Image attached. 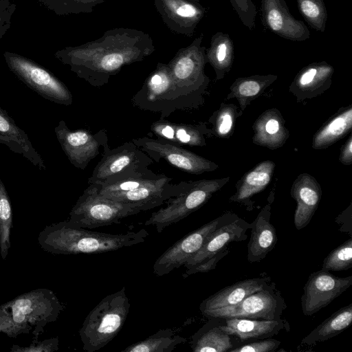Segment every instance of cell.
I'll use <instances>...</instances> for the list:
<instances>
[{
	"mask_svg": "<svg viewBox=\"0 0 352 352\" xmlns=\"http://www.w3.org/2000/svg\"><path fill=\"white\" fill-rule=\"evenodd\" d=\"M155 50L151 36L129 28H115L96 40L56 51L55 58L94 87H101L128 65L142 61Z\"/></svg>",
	"mask_w": 352,
	"mask_h": 352,
	"instance_id": "cell-1",
	"label": "cell"
},
{
	"mask_svg": "<svg viewBox=\"0 0 352 352\" xmlns=\"http://www.w3.org/2000/svg\"><path fill=\"white\" fill-rule=\"evenodd\" d=\"M148 236L144 229L121 234L94 232L67 220L45 226L38 243L53 254H99L143 243Z\"/></svg>",
	"mask_w": 352,
	"mask_h": 352,
	"instance_id": "cell-2",
	"label": "cell"
},
{
	"mask_svg": "<svg viewBox=\"0 0 352 352\" xmlns=\"http://www.w3.org/2000/svg\"><path fill=\"white\" fill-rule=\"evenodd\" d=\"M63 309L55 293L49 289L25 292L0 305V332L10 338L31 333L38 340Z\"/></svg>",
	"mask_w": 352,
	"mask_h": 352,
	"instance_id": "cell-3",
	"label": "cell"
},
{
	"mask_svg": "<svg viewBox=\"0 0 352 352\" xmlns=\"http://www.w3.org/2000/svg\"><path fill=\"white\" fill-rule=\"evenodd\" d=\"M172 180V177L151 170L100 185H89L94 186L100 194L108 198L145 211L164 204L170 198L177 195L186 184V182L173 184Z\"/></svg>",
	"mask_w": 352,
	"mask_h": 352,
	"instance_id": "cell-4",
	"label": "cell"
},
{
	"mask_svg": "<svg viewBox=\"0 0 352 352\" xmlns=\"http://www.w3.org/2000/svg\"><path fill=\"white\" fill-rule=\"evenodd\" d=\"M129 309L124 287L100 301L87 316L79 331L83 350L95 352L109 343L123 327Z\"/></svg>",
	"mask_w": 352,
	"mask_h": 352,
	"instance_id": "cell-5",
	"label": "cell"
},
{
	"mask_svg": "<svg viewBox=\"0 0 352 352\" xmlns=\"http://www.w3.org/2000/svg\"><path fill=\"white\" fill-rule=\"evenodd\" d=\"M131 100L142 110L160 112V119L192 106L190 98L182 96L177 89L168 64L163 63H157Z\"/></svg>",
	"mask_w": 352,
	"mask_h": 352,
	"instance_id": "cell-6",
	"label": "cell"
},
{
	"mask_svg": "<svg viewBox=\"0 0 352 352\" xmlns=\"http://www.w3.org/2000/svg\"><path fill=\"white\" fill-rule=\"evenodd\" d=\"M141 212L134 206L100 194L89 185L69 212V221L80 227L93 229L119 223L122 219Z\"/></svg>",
	"mask_w": 352,
	"mask_h": 352,
	"instance_id": "cell-7",
	"label": "cell"
},
{
	"mask_svg": "<svg viewBox=\"0 0 352 352\" xmlns=\"http://www.w3.org/2000/svg\"><path fill=\"white\" fill-rule=\"evenodd\" d=\"M3 56L14 75L42 98L65 106L72 104L71 91L50 71L34 60L14 52L6 51Z\"/></svg>",
	"mask_w": 352,
	"mask_h": 352,
	"instance_id": "cell-8",
	"label": "cell"
},
{
	"mask_svg": "<svg viewBox=\"0 0 352 352\" xmlns=\"http://www.w3.org/2000/svg\"><path fill=\"white\" fill-rule=\"evenodd\" d=\"M102 146V156L88 179L89 185H100L113 179L151 170L148 167L153 161L131 141L111 148L107 139Z\"/></svg>",
	"mask_w": 352,
	"mask_h": 352,
	"instance_id": "cell-9",
	"label": "cell"
},
{
	"mask_svg": "<svg viewBox=\"0 0 352 352\" xmlns=\"http://www.w3.org/2000/svg\"><path fill=\"white\" fill-rule=\"evenodd\" d=\"M219 182L201 180L186 182L183 190L168 199L165 206L153 212L145 226H153L158 233L198 210L220 187Z\"/></svg>",
	"mask_w": 352,
	"mask_h": 352,
	"instance_id": "cell-10",
	"label": "cell"
},
{
	"mask_svg": "<svg viewBox=\"0 0 352 352\" xmlns=\"http://www.w3.org/2000/svg\"><path fill=\"white\" fill-rule=\"evenodd\" d=\"M251 228L252 223L238 217L216 229L201 248L184 265L186 270L183 276L214 270L218 261L228 254V244L246 240L247 232Z\"/></svg>",
	"mask_w": 352,
	"mask_h": 352,
	"instance_id": "cell-11",
	"label": "cell"
},
{
	"mask_svg": "<svg viewBox=\"0 0 352 352\" xmlns=\"http://www.w3.org/2000/svg\"><path fill=\"white\" fill-rule=\"evenodd\" d=\"M287 307L281 292L276 283L271 281L265 287L250 294L235 305L206 311L201 314L208 318L279 320Z\"/></svg>",
	"mask_w": 352,
	"mask_h": 352,
	"instance_id": "cell-12",
	"label": "cell"
},
{
	"mask_svg": "<svg viewBox=\"0 0 352 352\" xmlns=\"http://www.w3.org/2000/svg\"><path fill=\"white\" fill-rule=\"evenodd\" d=\"M204 34L187 47L179 49L168 63L175 86L181 95L191 98L207 81L204 67L207 63Z\"/></svg>",
	"mask_w": 352,
	"mask_h": 352,
	"instance_id": "cell-13",
	"label": "cell"
},
{
	"mask_svg": "<svg viewBox=\"0 0 352 352\" xmlns=\"http://www.w3.org/2000/svg\"><path fill=\"white\" fill-rule=\"evenodd\" d=\"M237 217L235 214L226 213L185 235L156 259L153 273L157 276H162L184 265L201 248L216 229Z\"/></svg>",
	"mask_w": 352,
	"mask_h": 352,
	"instance_id": "cell-14",
	"label": "cell"
},
{
	"mask_svg": "<svg viewBox=\"0 0 352 352\" xmlns=\"http://www.w3.org/2000/svg\"><path fill=\"white\" fill-rule=\"evenodd\" d=\"M131 142L153 161L159 162L164 159L170 165L187 173L201 174L216 168L213 163L205 158L164 140L143 137L133 139Z\"/></svg>",
	"mask_w": 352,
	"mask_h": 352,
	"instance_id": "cell-15",
	"label": "cell"
},
{
	"mask_svg": "<svg viewBox=\"0 0 352 352\" xmlns=\"http://www.w3.org/2000/svg\"><path fill=\"white\" fill-rule=\"evenodd\" d=\"M54 132L70 163L80 170L85 169L90 161L99 154L100 146L108 139L104 129L96 134L84 129L72 131L64 120L58 122Z\"/></svg>",
	"mask_w": 352,
	"mask_h": 352,
	"instance_id": "cell-16",
	"label": "cell"
},
{
	"mask_svg": "<svg viewBox=\"0 0 352 352\" xmlns=\"http://www.w3.org/2000/svg\"><path fill=\"white\" fill-rule=\"evenodd\" d=\"M351 285L352 276L339 277L322 269L310 274L301 296L302 314L307 316L316 314Z\"/></svg>",
	"mask_w": 352,
	"mask_h": 352,
	"instance_id": "cell-17",
	"label": "cell"
},
{
	"mask_svg": "<svg viewBox=\"0 0 352 352\" xmlns=\"http://www.w3.org/2000/svg\"><path fill=\"white\" fill-rule=\"evenodd\" d=\"M164 24L173 32L192 37L206 8L196 0H153Z\"/></svg>",
	"mask_w": 352,
	"mask_h": 352,
	"instance_id": "cell-18",
	"label": "cell"
},
{
	"mask_svg": "<svg viewBox=\"0 0 352 352\" xmlns=\"http://www.w3.org/2000/svg\"><path fill=\"white\" fill-rule=\"evenodd\" d=\"M263 25L278 36L292 41H304L310 37L307 26L290 13L285 0H261Z\"/></svg>",
	"mask_w": 352,
	"mask_h": 352,
	"instance_id": "cell-19",
	"label": "cell"
},
{
	"mask_svg": "<svg viewBox=\"0 0 352 352\" xmlns=\"http://www.w3.org/2000/svg\"><path fill=\"white\" fill-rule=\"evenodd\" d=\"M221 318V327L227 333L242 341L265 339L289 331L290 326L285 318L279 320H258L242 318Z\"/></svg>",
	"mask_w": 352,
	"mask_h": 352,
	"instance_id": "cell-20",
	"label": "cell"
},
{
	"mask_svg": "<svg viewBox=\"0 0 352 352\" xmlns=\"http://www.w3.org/2000/svg\"><path fill=\"white\" fill-rule=\"evenodd\" d=\"M220 318H210L191 337L190 348L194 352H230L245 341L223 331Z\"/></svg>",
	"mask_w": 352,
	"mask_h": 352,
	"instance_id": "cell-21",
	"label": "cell"
},
{
	"mask_svg": "<svg viewBox=\"0 0 352 352\" xmlns=\"http://www.w3.org/2000/svg\"><path fill=\"white\" fill-rule=\"evenodd\" d=\"M271 281V278L268 276L240 280L204 299L199 305V310L202 313L235 305L250 294L265 287Z\"/></svg>",
	"mask_w": 352,
	"mask_h": 352,
	"instance_id": "cell-22",
	"label": "cell"
},
{
	"mask_svg": "<svg viewBox=\"0 0 352 352\" xmlns=\"http://www.w3.org/2000/svg\"><path fill=\"white\" fill-rule=\"evenodd\" d=\"M270 206L267 205L252 223L247 252V258L250 263L264 259L277 243L276 230L270 221Z\"/></svg>",
	"mask_w": 352,
	"mask_h": 352,
	"instance_id": "cell-23",
	"label": "cell"
},
{
	"mask_svg": "<svg viewBox=\"0 0 352 352\" xmlns=\"http://www.w3.org/2000/svg\"><path fill=\"white\" fill-rule=\"evenodd\" d=\"M151 132L157 139L182 146H203L205 139L201 125L175 123L160 119L152 123Z\"/></svg>",
	"mask_w": 352,
	"mask_h": 352,
	"instance_id": "cell-24",
	"label": "cell"
},
{
	"mask_svg": "<svg viewBox=\"0 0 352 352\" xmlns=\"http://www.w3.org/2000/svg\"><path fill=\"white\" fill-rule=\"evenodd\" d=\"M352 322V304L340 308L318 325L302 340L303 345H315L336 336L348 328Z\"/></svg>",
	"mask_w": 352,
	"mask_h": 352,
	"instance_id": "cell-25",
	"label": "cell"
},
{
	"mask_svg": "<svg viewBox=\"0 0 352 352\" xmlns=\"http://www.w3.org/2000/svg\"><path fill=\"white\" fill-rule=\"evenodd\" d=\"M0 135L18 144L22 149V156L32 165L40 170H46L44 160L34 147L27 133L16 124L14 119L1 107Z\"/></svg>",
	"mask_w": 352,
	"mask_h": 352,
	"instance_id": "cell-26",
	"label": "cell"
},
{
	"mask_svg": "<svg viewBox=\"0 0 352 352\" xmlns=\"http://www.w3.org/2000/svg\"><path fill=\"white\" fill-rule=\"evenodd\" d=\"M292 195L296 199L297 207L294 214V226L301 230L308 226L320 200V188L312 184H303L292 190Z\"/></svg>",
	"mask_w": 352,
	"mask_h": 352,
	"instance_id": "cell-27",
	"label": "cell"
},
{
	"mask_svg": "<svg viewBox=\"0 0 352 352\" xmlns=\"http://www.w3.org/2000/svg\"><path fill=\"white\" fill-rule=\"evenodd\" d=\"M207 62L214 69L218 78L228 72L234 58V43L227 33L218 32L212 35L210 46L206 50Z\"/></svg>",
	"mask_w": 352,
	"mask_h": 352,
	"instance_id": "cell-28",
	"label": "cell"
},
{
	"mask_svg": "<svg viewBox=\"0 0 352 352\" xmlns=\"http://www.w3.org/2000/svg\"><path fill=\"white\" fill-rule=\"evenodd\" d=\"M271 162L263 163L247 174L237 192L230 198V200L244 204L249 210L250 199L254 194L263 190L271 180L273 169Z\"/></svg>",
	"mask_w": 352,
	"mask_h": 352,
	"instance_id": "cell-29",
	"label": "cell"
},
{
	"mask_svg": "<svg viewBox=\"0 0 352 352\" xmlns=\"http://www.w3.org/2000/svg\"><path fill=\"white\" fill-rule=\"evenodd\" d=\"M186 341L170 329H160L145 340L126 346L122 352H171Z\"/></svg>",
	"mask_w": 352,
	"mask_h": 352,
	"instance_id": "cell-30",
	"label": "cell"
},
{
	"mask_svg": "<svg viewBox=\"0 0 352 352\" xmlns=\"http://www.w3.org/2000/svg\"><path fill=\"white\" fill-rule=\"evenodd\" d=\"M12 210L5 184L0 177V255L5 260L11 247Z\"/></svg>",
	"mask_w": 352,
	"mask_h": 352,
	"instance_id": "cell-31",
	"label": "cell"
},
{
	"mask_svg": "<svg viewBox=\"0 0 352 352\" xmlns=\"http://www.w3.org/2000/svg\"><path fill=\"white\" fill-rule=\"evenodd\" d=\"M351 109L332 119L314 139V146H327L343 136L351 126Z\"/></svg>",
	"mask_w": 352,
	"mask_h": 352,
	"instance_id": "cell-32",
	"label": "cell"
},
{
	"mask_svg": "<svg viewBox=\"0 0 352 352\" xmlns=\"http://www.w3.org/2000/svg\"><path fill=\"white\" fill-rule=\"evenodd\" d=\"M47 10L58 16L91 13L105 0H38Z\"/></svg>",
	"mask_w": 352,
	"mask_h": 352,
	"instance_id": "cell-33",
	"label": "cell"
},
{
	"mask_svg": "<svg viewBox=\"0 0 352 352\" xmlns=\"http://www.w3.org/2000/svg\"><path fill=\"white\" fill-rule=\"evenodd\" d=\"M298 10L309 26L324 32L327 12L324 0H296Z\"/></svg>",
	"mask_w": 352,
	"mask_h": 352,
	"instance_id": "cell-34",
	"label": "cell"
},
{
	"mask_svg": "<svg viewBox=\"0 0 352 352\" xmlns=\"http://www.w3.org/2000/svg\"><path fill=\"white\" fill-rule=\"evenodd\" d=\"M352 267V238L333 249L324 258L322 269L327 271H342Z\"/></svg>",
	"mask_w": 352,
	"mask_h": 352,
	"instance_id": "cell-35",
	"label": "cell"
},
{
	"mask_svg": "<svg viewBox=\"0 0 352 352\" xmlns=\"http://www.w3.org/2000/svg\"><path fill=\"white\" fill-rule=\"evenodd\" d=\"M242 23L249 30L254 29L256 8L252 0H229Z\"/></svg>",
	"mask_w": 352,
	"mask_h": 352,
	"instance_id": "cell-36",
	"label": "cell"
},
{
	"mask_svg": "<svg viewBox=\"0 0 352 352\" xmlns=\"http://www.w3.org/2000/svg\"><path fill=\"white\" fill-rule=\"evenodd\" d=\"M281 342L271 338L245 341L230 352H274Z\"/></svg>",
	"mask_w": 352,
	"mask_h": 352,
	"instance_id": "cell-37",
	"label": "cell"
},
{
	"mask_svg": "<svg viewBox=\"0 0 352 352\" xmlns=\"http://www.w3.org/2000/svg\"><path fill=\"white\" fill-rule=\"evenodd\" d=\"M59 340L52 338L42 341L34 339L32 343L26 346L13 344L10 349L12 352H54L58 350Z\"/></svg>",
	"mask_w": 352,
	"mask_h": 352,
	"instance_id": "cell-38",
	"label": "cell"
},
{
	"mask_svg": "<svg viewBox=\"0 0 352 352\" xmlns=\"http://www.w3.org/2000/svg\"><path fill=\"white\" fill-rule=\"evenodd\" d=\"M16 5L10 0H0V39L11 26V19Z\"/></svg>",
	"mask_w": 352,
	"mask_h": 352,
	"instance_id": "cell-39",
	"label": "cell"
},
{
	"mask_svg": "<svg viewBox=\"0 0 352 352\" xmlns=\"http://www.w3.org/2000/svg\"><path fill=\"white\" fill-rule=\"evenodd\" d=\"M239 93L243 96H253L257 94L261 83L256 78L242 79L238 86Z\"/></svg>",
	"mask_w": 352,
	"mask_h": 352,
	"instance_id": "cell-40",
	"label": "cell"
},
{
	"mask_svg": "<svg viewBox=\"0 0 352 352\" xmlns=\"http://www.w3.org/2000/svg\"><path fill=\"white\" fill-rule=\"evenodd\" d=\"M232 126V119L229 113L222 114L219 119L218 131L221 135L228 134Z\"/></svg>",
	"mask_w": 352,
	"mask_h": 352,
	"instance_id": "cell-41",
	"label": "cell"
},
{
	"mask_svg": "<svg viewBox=\"0 0 352 352\" xmlns=\"http://www.w3.org/2000/svg\"><path fill=\"white\" fill-rule=\"evenodd\" d=\"M0 144L6 145L11 151L15 153L23 155L22 149L18 144L1 135H0Z\"/></svg>",
	"mask_w": 352,
	"mask_h": 352,
	"instance_id": "cell-42",
	"label": "cell"
},
{
	"mask_svg": "<svg viewBox=\"0 0 352 352\" xmlns=\"http://www.w3.org/2000/svg\"><path fill=\"white\" fill-rule=\"evenodd\" d=\"M278 129L279 124L278 121L274 119L270 120L265 125L266 131L270 134L276 133L278 131Z\"/></svg>",
	"mask_w": 352,
	"mask_h": 352,
	"instance_id": "cell-43",
	"label": "cell"
},
{
	"mask_svg": "<svg viewBox=\"0 0 352 352\" xmlns=\"http://www.w3.org/2000/svg\"><path fill=\"white\" fill-rule=\"evenodd\" d=\"M351 138H349L348 142L346 144V146L344 148L342 153V160L344 162H348L350 163L351 160Z\"/></svg>",
	"mask_w": 352,
	"mask_h": 352,
	"instance_id": "cell-44",
	"label": "cell"
},
{
	"mask_svg": "<svg viewBox=\"0 0 352 352\" xmlns=\"http://www.w3.org/2000/svg\"><path fill=\"white\" fill-rule=\"evenodd\" d=\"M196 1H199V0H196Z\"/></svg>",
	"mask_w": 352,
	"mask_h": 352,
	"instance_id": "cell-45",
	"label": "cell"
}]
</instances>
